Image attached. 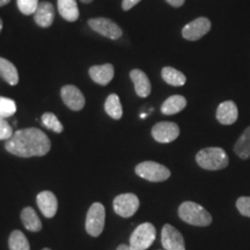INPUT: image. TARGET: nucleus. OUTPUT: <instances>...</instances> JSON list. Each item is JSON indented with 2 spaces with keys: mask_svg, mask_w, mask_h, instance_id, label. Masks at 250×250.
<instances>
[{
  "mask_svg": "<svg viewBox=\"0 0 250 250\" xmlns=\"http://www.w3.org/2000/svg\"><path fill=\"white\" fill-rule=\"evenodd\" d=\"M117 250H133L132 248H131L130 246H126V245H121L120 247H118Z\"/></svg>",
  "mask_w": 250,
  "mask_h": 250,
  "instance_id": "473e14b6",
  "label": "nucleus"
},
{
  "mask_svg": "<svg viewBox=\"0 0 250 250\" xmlns=\"http://www.w3.org/2000/svg\"><path fill=\"white\" fill-rule=\"evenodd\" d=\"M196 162L203 169L220 170L227 167L229 159L221 147H206L197 153Z\"/></svg>",
  "mask_w": 250,
  "mask_h": 250,
  "instance_id": "f03ea898",
  "label": "nucleus"
},
{
  "mask_svg": "<svg viewBox=\"0 0 250 250\" xmlns=\"http://www.w3.org/2000/svg\"><path fill=\"white\" fill-rule=\"evenodd\" d=\"M88 26L100 35L110 40H118L123 34L121 27L107 18H94L88 21Z\"/></svg>",
  "mask_w": 250,
  "mask_h": 250,
  "instance_id": "0eeeda50",
  "label": "nucleus"
},
{
  "mask_svg": "<svg viewBox=\"0 0 250 250\" xmlns=\"http://www.w3.org/2000/svg\"><path fill=\"white\" fill-rule=\"evenodd\" d=\"M187 107V100L182 95H173L168 98L161 105V112L164 115H175L182 111Z\"/></svg>",
  "mask_w": 250,
  "mask_h": 250,
  "instance_id": "6ab92c4d",
  "label": "nucleus"
},
{
  "mask_svg": "<svg viewBox=\"0 0 250 250\" xmlns=\"http://www.w3.org/2000/svg\"><path fill=\"white\" fill-rule=\"evenodd\" d=\"M34 20H35L37 26L42 28H49L51 26L55 21V8L51 2H40L35 13H34Z\"/></svg>",
  "mask_w": 250,
  "mask_h": 250,
  "instance_id": "4468645a",
  "label": "nucleus"
},
{
  "mask_svg": "<svg viewBox=\"0 0 250 250\" xmlns=\"http://www.w3.org/2000/svg\"><path fill=\"white\" fill-rule=\"evenodd\" d=\"M13 136V129L6 118L0 117V140H8Z\"/></svg>",
  "mask_w": 250,
  "mask_h": 250,
  "instance_id": "c756f323",
  "label": "nucleus"
},
{
  "mask_svg": "<svg viewBox=\"0 0 250 250\" xmlns=\"http://www.w3.org/2000/svg\"><path fill=\"white\" fill-rule=\"evenodd\" d=\"M139 199L134 193H122L114 199V211L123 218H130L138 211Z\"/></svg>",
  "mask_w": 250,
  "mask_h": 250,
  "instance_id": "6e6552de",
  "label": "nucleus"
},
{
  "mask_svg": "<svg viewBox=\"0 0 250 250\" xmlns=\"http://www.w3.org/2000/svg\"><path fill=\"white\" fill-rule=\"evenodd\" d=\"M6 151L21 158L43 156L50 151L51 143L42 130L28 127L15 131L13 136L6 140Z\"/></svg>",
  "mask_w": 250,
  "mask_h": 250,
  "instance_id": "f257e3e1",
  "label": "nucleus"
},
{
  "mask_svg": "<svg viewBox=\"0 0 250 250\" xmlns=\"http://www.w3.org/2000/svg\"><path fill=\"white\" fill-rule=\"evenodd\" d=\"M18 8L24 15H33L35 13L37 6H39V0H17Z\"/></svg>",
  "mask_w": 250,
  "mask_h": 250,
  "instance_id": "cd10ccee",
  "label": "nucleus"
},
{
  "mask_svg": "<svg viewBox=\"0 0 250 250\" xmlns=\"http://www.w3.org/2000/svg\"><path fill=\"white\" fill-rule=\"evenodd\" d=\"M17 112V103L14 100L0 96V117L8 118Z\"/></svg>",
  "mask_w": 250,
  "mask_h": 250,
  "instance_id": "bb28decb",
  "label": "nucleus"
},
{
  "mask_svg": "<svg viewBox=\"0 0 250 250\" xmlns=\"http://www.w3.org/2000/svg\"><path fill=\"white\" fill-rule=\"evenodd\" d=\"M0 77L11 86L18 85L19 83V73L15 65L2 57H0Z\"/></svg>",
  "mask_w": 250,
  "mask_h": 250,
  "instance_id": "aec40b11",
  "label": "nucleus"
},
{
  "mask_svg": "<svg viewBox=\"0 0 250 250\" xmlns=\"http://www.w3.org/2000/svg\"><path fill=\"white\" fill-rule=\"evenodd\" d=\"M130 78L132 80L134 89H136L137 95L139 98H147V96L151 94L152 87L151 83H149L148 77L146 76L145 72L142 70H132L130 72Z\"/></svg>",
  "mask_w": 250,
  "mask_h": 250,
  "instance_id": "f3484780",
  "label": "nucleus"
},
{
  "mask_svg": "<svg viewBox=\"0 0 250 250\" xmlns=\"http://www.w3.org/2000/svg\"><path fill=\"white\" fill-rule=\"evenodd\" d=\"M179 217L193 226L206 227L212 223V215L202 205L193 202H184L180 205Z\"/></svg>",
  "mask_w": 250,
  "mask_h": 250,
  "instance_id": "7ed1b4c3",
  "label": "nucleus"
},
{
  "mask_svg": "<svg viewBox=\"0 0 250 250\" xmlns=\"http://www.w3.org/2000/svg\"><path fill=\"white\" fill-rule=\"evenodd\" d=\"M161 243L165 250H186V242L181 232L167 224L162 228Z\"/></svg>",
  "mask_w": 250,
  "mask_h": 250,
  "instance_id": "9d476101",
  "label": "nucleus"
},
{
  "mask_svg": "<svg viewBox=\"0 0 250 250\" xmlns=\"http://www.w3.org/2000/svg\"><path fill=\"white\" fill-rule=\"evenodd\" d=\"M81 2H83V4H90V2L93 1V0H80Z\"/></svg>",
  "mask_w": 250,
  "mask_h": 250,
  "instance_id": "f704fd0d",
  "label": "nucleus"
},
{
  "mask_svg": "<svg viewBox=\"0 0 250 250\" xmlns=\"http://www.w3.org/2000/svg\"><path fill=\"white\" fill-rule=\"evenodd\" d=\"M136 174L149 182H164L170 177V170L154 161H145L136 167Z\"/></svg>",
  "mask_w": 250,
  "mask_h": 250,
  "instance_id": "39448f33",
  "label": "nucleus"
},
{
  "mask_svg": "<svg viewBox=\"0 0 250 250\" xmlns=\"http://www.w3.org/2000/svg\"><path fill=\"white\" fill-rule=\"evenodd\" d=\"M37 206L45 218H54L58 210V202L55 193L42 191L37 195Z\"/></svg>",
  "mask_w": 250,
  "mask_h": 250,
  "instance_id": "ddd939ff",
  "label": "nucleus"
},
{
  "mask_svg": "<svg viewBox=\"0 0 250 250\" xmlns=\"http://www.w3.org/2000/svg\"><path fill=\"white\" fill-rule=\"evenodd\" d=\"M234 152L240 159H243V160L250 158V126L247 127L243 131L241 137L237 139L235 145H234Z\"/></svg>",
  "mask_w": 250,
  "mask_h": 250,
  "instance_id": "4be33fe9",
  "label": "nucleus"
},
{
  "mask_svg": "<svg viewBox=\"0 0 250 250\" xmlns=\"http://www.w3.org/2000/svg\"><path fill=\"white\" fill-rule=\"evenodd\" d=\"M166 1H167L170 6H173V7L179 8V7H181V6H183L186 0H166Z\"/></svg>",
  "mask_w": 250,
  "mask_h": 250,
  "instance_id": "2f4dec72",
  "label": "nucleus"
},
{
  "mask_svg": "<svg viewBox=\"0 0 250 250\" xmlns=\"http://www.w3.org/2000/svg\"><path fill=\"white\" fill-rule=\"evenodd\" d=\"M9 250H30L29 242L21 230H13L8 239Z\"/></svg>",
  "mask_w": 250,
  "mask_h": 250,
  "instance_id": "393cba45",
  "label": "nucleus"
},
{
  "mask_svg": "<svg viewBox=\"0 0 250 250\" xmlns=\"http://www.w3.org/2000/svg\"><path fill=\"white\" fill-rule=\"evenodd\" d=\"M9 1H11V0H0V7H2V6H6L7 4H9Z\"/></svg>",
  "mask_w": 250,
  "mask_h": 250,
  "instance_id": "72a5a7b5",
  "label": "nucleus"
},
{
  "mask_svg": "<svg viewBox=\"0 0 250 250\" xmlns=\"http://www.w3.org/2000/svg\"><path fill=\"white\" fill-rule=\"evenodd\" d=\"M161 76H162V79H164L168 85H171L175 87L183 86L184 83H187V78L182 72L177 71L176 68L170 67V66H166L162 68Z\"/></svg>",
  "mask_w": 250,
  "mask_h": 250,
  "instance_id": "5701e85b",
  "label": "nucleus"
},
{
  "mask_svg": "<svg viewBox=\"0 0 250 250\" xmlns=\"http://www.w3.org/2000/svg\"><path fill=\"white\" fill-rule=\"evenodd\" d=\"M104 110L114 120H121L123 116V108L117 94H110L108 96L104 103Z\"/></svg>",
  "mask_w": 250,
  "mask_h": 250,
  "instance_id": "b1692460",
  "label": "nucleus"
},
{
  "mask_svg": "<svg viewBox=\"0 0 250 250\" xmlns=\"http://www.w3.org/2000/svg\"><path fill=\"white\" fill-rule=\"evenodd\" d=\"M43 250H51V249H49V248H44Z\"/></svg>",
  "mask_w": 250,
  "mask_h": 250,
  "instance_id": "4c0bfd02",
  "label": "nucleus"
},
{
  "mask_svg": "<svg viewBox=\"0 0 250 250\" xmlns=\"http://www.w3.org/2000/svg\"><path fill=\"white\" fill-rule=\"evenodd\" d=\"M140 1H142V0H123V2H122V8H123L124 11H130L131 8H133L134 6Z\"/></svg>",
  "mask_w": 250,
  "mask_h": 250,
  "instance_id": "7c9ffc66",
  "label": "nucleus"
},
{
  "mask_svg": "<svg viewBox=\"0 0 250 250\" xmlns=\"http://www.w3.org/2000/svg\"><path fill=\"white\" fill-rule=\"evenodd\" d=\"M146 116H147V114H142V115H140V117H142V118H145Z\"/></svg>",
  "mask_w": 250,
  "mask_h": 250,
  "instance_id": "e433bc0d",
  "label": "nucleus"
},
{
  "mask_svg": "<svg viewBox=\"0 0 250 250\" xmlns=\"http://www.w3.org/2000/svg\"><path fill=\"white\" fill-rule=\"evenodd\" d=\"M236 208L242 215L250 218V197H240L236 201Z\"/></svg>",
  "mask_w": 250,
  "mask_h": 250,
  "instance_id": "c85d7f7f",
  "label": "nucleus"
},
{
  "mask_svg": "<svg viewBox=\"0 0 250 250\" xmlns=\"http://www.w3.org/2000/svg\"><path fill=\"white\" fill-rule=\"evenodd\" d=\"M105 223V208L101 203H94L86 217V230L90 236H100Z\"/></svg>",
  "mask_w": 250,
  "mask_h": 250,
  "instance_id": "423d86ee",
  "label": "nucleus"
},
{
  "mask_svg": "<svg viewBox=\"0 0 250 250\" xmlns=\"http://www.w3.org/2000/svg\"><path fill=\"white\" fill-rule=\"evenodd\" d=\"M88 73L94 83H99L101 86H107L114 79L115 68L111 64L94 65L89 68Z\"/></svg>",
  "mask_w": 250,
  "mask_h": 250,
  "instance_id": "2eb2a0df",
  "label": "nucleus"
},
{
  "mask_svg": "<svg viewBox=\"0 0 250 250\" xmlns=\"http://www.w3.org/2000/svg\"><path fill=\"white\" fill-rule=\"evenodd\" d=\"M156 230L151 223L139 225L130 237V247L133 250H146L155 241Z\"/></svg>",
  "mask_w": 250,
  "mask_h": 250,
  "instance_id": "20e7f679",
  "label": "nucleus"
},
{
  "mask_svg": "<svg viewBox=\"0 0 250 250\" xmlns=\"http://www.w3.org/2000/svg\"><path fill=\"white\" fill-rule=\"evenodd\" d=\"M217 120L223 125H232L237 121L239 117V110L237 105L233 101H225L219 104L217 109Z\"/></svg>",
  "mask_w": 250,
  "mask_h": 250,
  "instance_id": "dca6fc26",
  "label": "nucleus"
},
{
  "mask_svg": "<svg viewBox=\"0 0 250 250\" xmlns=\"http://www.w3.org/2000/svg\"><path fill=\"white\" fill-rule=\"evenodd\" d=\"M1 30H2V20L0 19V33H1Z\"/></svg>",
  "mask_w": 250,
  "mask_h": 250,
  "instance_id": "c9c22d12",
  "label": "nucleus"
},
{
  "mask_svg": "<svg viewBox=\"0 0 250 250\" xmlns=\"http://www.w3.org/2000/svg\"><path fill=\"white\" fill-rule=\"evenodd\" d=\"M211 29V21L208 18H197L183 27L182 36L188 41H198Z\"/></svg>",
  "mask_w": 250,
  "mask_h": 250,
  "instance_id": "9b49d317",
  "label": "nucleus"
},
{
  "mask_svg": "<svg viewBox=\"0 0 250 250\" xmlns=\"http://www.w3.org/2000/svg\"><path fill=\"white\" fill-rule=\"evenodd\" d=\"M58 12L61 17L68 22H74L79 19V8L77 0H58Z\"/></svg>",
  "mask_w": 250,
  "mask_h": 250,
  "instance_id": "a211bd4d",
  "label": "nucleus"
},
{
  "mask_svg": "<svg viewBox=\"0 0 250 250\" xmlns=\"http://www.w3.org/2000/svg\"><path fill=\"white\" fill-rule=\"evenodd\" d=\"M180 136V127L173 122H160L152 127V137L158 143L168 144Z\"/></svg>",
  "mask_w": 250,
  "mask_h": 250,
  "instance_id": "1a4fd4ad",
  "label": "nucleus"
},
{
  "mask_svg": "<svg viewBox=\"0 0 250 250\" xmlns=\"http://www.w3.org/2000/svg\"><path fill=\"white\" fill-rule=\"evenodd\" d=\"M21 220H22L23 226L30 232H39L42 229V223L41 219L33 208H24L21 212Z\"/></svg>",
  "mask_w": 250,
  "mask_h": 250,
  "instance_id": "412c9836",
  "label": "nucleus"
},
{
  "mask_svg": "<svg viewBox=\"0 0 250 250\" xmlns=\"http://www.w3.org/2000/svg\"><path fill=\"white\" fill-rule=\"evenodd\" d=\"M42 124L44 125L46 129L54 131L56 133H62V130H64V127H62V125L59 120L56 116L55 114H52V112H45L44 115L42 116Z\"/></svg>",
  "mask_w": 250,
  "mask_h": 250,
  "instance_id": "a878e982",
  "label": "nucleus"
},
{
  "mask_svg": "<svg viewBox=\"0 0 250 250\" xmlns=\"http://www.w3.org/2000/svg\"><path fill=\"white\" fill-rule=\"evenodd\" d=\"M61 95L66 107L70 108L71 110L79 111L85 107V96L76 86H64L61 90Z\"/></svg>",
  "mask_w": 250,
  "mask_h": 250,
  "instance_id": "f8f14e48",
  "label": "nucleus"
}]
</instances>
